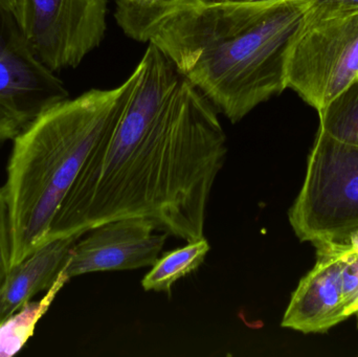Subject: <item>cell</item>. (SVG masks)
<instances>
[{"mask_svg": "<svg viewBox=\"0 0 358 357\" xmlns=\"http://www.w3.org/2000/svg\"><path fill=\"white\" fill-rule=\"evenodd\" d=\"M218 0H134L126 6H117L115 18L126 36L148 43L157 25L179 8Z\"/></svg>", "mask_w": 358, "mask_h": 357, "instance_id": "obj_12", "label": "cell"}, {"mask_svg": "<svg viewBox=\"0 0 358 357\" xmlns=\"http://www.w3.org/2000/svg\"><path fill=\"white\" fill-rule=\"evenodd\" d=\"M136 71L129 96L88 155L44 242L130 217L151 220L187 242L203 238L227 153L218 110L155 44Z\"/></svg>", "mask_w": 358, "mask_h": 357, "instance_id": "obj_1", "label": "cell"}, {"mask_svg": "<svg viewBox=\"0 0 358 357\" xmlns=\"http://www.w3.org/2000/svg\"><path fill=\"white\" fill-rule=\"evenodd\" d=\"M67 98L64 83L36 56L17 17L0 8V106L27 125Z\"/></svg>", "mask_w": 358, "mask_h": 357, "instance_id": "obj_7", "label": "cell"}, {"mask_svg": "<svg viewBox=\"0 0 358 357\" xmlns=\"http://www.w3.org/2000/svg\"><path fill=\"white\" fill-rule=\"evenodd\" d=\"M136 71L110 89L67 98L31 119L13 140L3 191L10 207L12 262L43 245L55 215L129 96Z\"/></svg>", "mask_w": 358, "mask_h": 357, "instance_id": "obj_3", "label": "cell"}, {"mask_svg": "<svg viewBox=\"0 0 358 357\" xmlns=\"http://www.w3.org/2000/svg\"><path fill=\"white\" fill-rule=\"evenodd\" d=\"M308 0L214 1L179 8L151 35L178 73L233 124L286 87Z\"/></svg>", "mask_w": 358, "mask_h": 357, "instance_id": "obj_2", "label": "cell"}, {"mask_svg": "<svg viewBox=\"0 0 358 357\" xmlns=\"http://www.w3.org/2000/svg\"><path fill=\"white\" fill-rule=\"evenodd\" d=\"M286 87L317 111L358 79V14L303 20L286 61Z\"/></svg>", "mask_w": 358, "mask_h": 357, "instance_id": "obj_5", "label": "cell"}, {"mask_svg": "<svg viewBox=\"0 0 358 357\" xmlns=\"http://www.w3.org/2000/svg\"><path fill=\"white\" fill-rule=\"evenodd\" d=\"M12 226L10 207L3 189H0V289L10 272L12 262Z\"/></svg>", "mask_w": 358, "mask_h": 357, "instance_id": "obj_15", "label": "cell"}, {"mask_svg": "<svg viewBox=\"0 0 358 357\" xmlns=\"http://www.w3.org/2000/svg\"><path fill=\"white\" fill-rule=\"evenodd\" d=\"M21 0H0V8L12 13L18 19L20 12Z\"/></svg>", "mask_w": 358, "mask_h": 357, "instance_id": "obj_19", "label": "cell"}, {"mask_svg": "<svg viewBox=\"0 0 358 357\" xmlns=\"http://www.w3.org/2000/svg\"><path fill=\"white\" fill-rule=\"evenodd\" d=\"M168 236L146 218L105 222L78 239L63 272L71 280L92 272L151 268L161 257Z\"/></svg>", "mask_w": 358, "mask_h": 357, "instance_id": "obj_8", "label": "cell"}, {"mask_svg": "<svg viewBox=\"0 0 358 357\" xmlns=\"http://www.w3.org/2000/svg\"><path fill=\"white\" fill-rule=\"evenodd\" d=\"M218 1H227V2H268V1H275V0H218Z\"/></svg>", "mask_w": 358, "mask_h": 357, "instance_id": "obj_21", "label": "cell"}, {"mask_svg": "<svg viewBox=\"0 0 358 357\" xmlns=\"http://www.w3.org/2000/svg\"><path fill=\"white\" fill-rule=\"evenodd\" d=\"M355 316H357V327H358V312L357 314H355Z\"/></svg>", "mask_w": 358, "mask_h": 357, "instance_id": "obj_22", "label": "cell"}, {"mask_svg": "<svg viewBox=\"0 0 358 357\" xmlns=\"http://www.w3.org/2000/svg\"><path fill=\"white\" fill-rule=\"evenodd\" d=\"M210 249L208 240L203 237L187 242L180 249L164 254L143 278V289L146 291L171 295L172 287L179 279L192 274L201 266Z\"/></svg>", "mask_w": 358, "mask_h": 357, "instance_id": "obj_13", "label": "cell"}, {"mask_svg": "<svg viewBox=\"0 0 358 357\" xmlns=\"http://www.w3.org/2000/svg\"><path fill=\"white\" fill-rule=\"evenodd\" d=\"M24 126L18 117L0 106V145L14 140Z\"/></svg>", "mask_w": 358, "mask_h": 357, "instance_id": "obj_18", "label": "cell"}, {"mask_svg": "<svg viewBox=\"0 0 358 357\" xmlns=\"http://www.w3.org/2000/svg\"><path fill=\"white\" fill-rule=\"evenodd\" d=\"M108 0H21L18 22L50 71L76 68L107 31Z\"/></svg>", "mask_w": 358, "mask_h": 357, "instance_id": "obj_6", "label": "cell"}, {"mask_svg": "<svg viewBox=\"0 0 358 357\" xmlns=\"http://www.w3.org/2000/svg\"><path fill=\"white\" fill-rule=\"evenodd\" d=\"M69 281L62 270L56 282L45 291L41 300L27 302L14 314L0 322V357L15 356L22 349L33 337L38 322L50 309L59 291Z\"/></svg>", "mask_w": 358, "mask_h": 357, "instance_id": "obj_11", "label": "cell"}, {"mask_svg": "<svg viewBox=\"0 0 358 357\" xmlns=\"http://www.w3.org/2000/svg\"><path fill=\"white\" fill-rule=\"evenodd\" d=\"M288 219L301 242H346L358 228V147L317 131Z\"/></svg>", "mask_w": 358, "mask_h": 357, "instance_id": "obj_4", "label": "cell"}, {"mask_svg": "<svg viewBox=\"0 0 358 357\" xmlns=\"http://www.w3.org/2000/svg\"><path fill=\"white\" fill-rule=\"evenodd\" d=\"M346 243L348 245L350 251L355 255L358 256V228L355 232L351 233L350 236L347 239Z\"/></svg>", "mask_w": 358, "mask_h": 357, "instance_id": "obj_20", "label": "cell"}, {"mask_svg": "<svg viewBox=\"0 0 358 357\" xmlns=\"http://www.w3.org/2000/svg\"><path fill=\"white\" fill-rule=\"evenodd\" d=\"M342 280L345 307L347 316L350 318L358 312V256L350 251L347 243Z\"/></svg>", "mask_w": 358, "mask_h": 357, "instance_id": "obj_16", "label": "cell"}, {"mask_svg": "<svg viewBox=\"0 0 358 357\" xmlns=\"http://www.w3.org/2000/svg\"><path fill=\"white\" fill-rule=\"evenodd\" d=\"M313 247L317 262L292 293L281 323L283 328L304 335L328 333L348 319L342 280L346 243L321 242Z\"/></svg>", "mask_w": 358, "mask_h": 357, "instance_id": "obj_9", "label": "cell"}, {"mask_svg": "<svg viewBox=\"0 0 358 357\" xmlns=\"http://www.w3.org/2000/svg\"><path fill=\"white\" fill-rule=\"evenodd\" d=\"M320 128L334 140L358 147V79L320 111Z\"/></svg>", "mask_w": 358, "mask_h": 357, "instance_id": "obj_14", "label": "cell"}, {"mask_svg": "<svg viewBox=\"0 0 358 357\" xmlns=\"http://www.w3.org/2000/svg\"><path fill=\"white\" fill-rule=\"evenodd\" d=\"M358 14V0H308L305 20L313 21Z\"/></svg>", "mask_w": 358, "mask_h": 357, "instance_id": "obj_17", "label": "cell"}, {"mask_svg": "<svg viewBox=\"0 0 358 357\" xmlns=\"http://www.w3.org/2000/svg\"><path fill=\"white\" fill-rule=\"evenodd\" d=\"M82 235L50 239L12 266L0 289V322L56 282Z\"/></svg>", "mask_w": 358, "mask_h": 357, "instance_id": "obj_10", "label": "cell"}]
</instances>
